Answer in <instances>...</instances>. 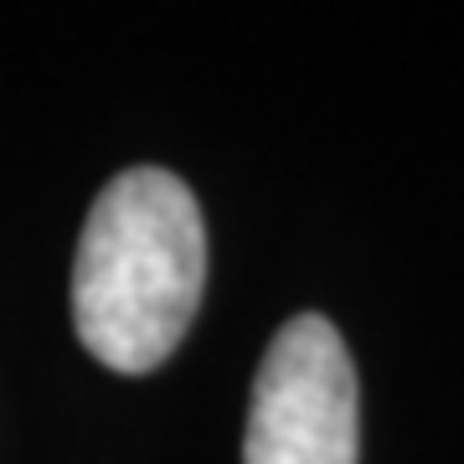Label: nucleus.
I'll return each mask as SVG.
<instances>
[{
    "label": "nucleus",
    "mask_w": 464,
    "mask_h": 464,
    "mask_svg": "<svg viewBox=\"0 0 464 464\" xmlns=\"http://www.w3.org/2000/svg\"><path fill=\"white\" fill-rule=\"evenodd\" d=\"M207 284V227L191 186L134 166L99 191L72 258V325L103 366L150 372L181 346Z\"/></svg>",
    "instance_id": "1"
},
{
    "label": "nucleus",
    "mask_w": 464,
    "mask_h": 464,
    "mask_svg": "<svg viewBox=\"0 0 464 464\" xmlns=\"http://www.w3.org/2000/svg\"><path fill=\"white\" fill-rule=\"evenodd\" d=\"M243 464H356V366L325 315H295L253 377Z\"/></svg>",
    "instance_id": "2"
}]
</instances>
